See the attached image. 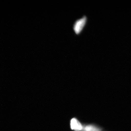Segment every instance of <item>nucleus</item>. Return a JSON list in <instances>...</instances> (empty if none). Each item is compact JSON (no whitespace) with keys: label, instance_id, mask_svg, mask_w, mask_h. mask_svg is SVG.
<instances>
[{"label":"nucleus","instance_id":"nucleus-2","mask_svg":"<svg viewBox=\"0 0 131 131\" xmlns=\"http://www.w3.org/2000/svg\"><path fill=\"white\" fill-rule=\"evenodd\" d=\"M70 127L72 130L74 131H82L83 125L77 119L73 118L70 122Z\"/></svg>","mask_w":131,"mask_h":131},{"label":"nucleus","instance_id":"nucleus-1","mask_svg":"<svg viewBox=\"0 0 131 131\" xmlns=\"http://www.w3.org/2000/svg\"><path fill=\"white\" fill-rule=\"evenodd\" d=\"M88 19L86 16H83L75 21L73 25V29L76 35H79L82 32L87 23Z\"/></svg>","mask_w":131,"mask_h":131},{"label":"nucleus","instance_id":"nucleus-3","mask_svg":"<svg viewBox=\"0 0 131 131\" xmlns=\"http://www.w3.org/2000/svg\"><path fill=\"white\" fill-rule=\"evenodd\" d=\"M82 131H102V129L94 124H84Z\"/></svg>","mask_w":131,"mask_h":131}]
</instances>
